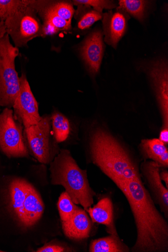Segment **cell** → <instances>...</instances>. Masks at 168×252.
I'll return each instance as SVG.
<instances>
[{
    "instance_id": "1",
    "label": "cell",
    "mask_w": 168,
    "mask_h": 252,
    "mask_svg": "<svg viewBox=\"0 0 168 252\" xmlns=\"http://www.w3.org/2000/svg\"><path fill=\"white\" fill-rule=\"evenodd\" d=\"M117 187L129 202L136 228V240L132 251L168 252V223L156 208L141 178L123 182Z\"/></svg>"
},
{
    "instance_id": "2",
    "label": "cell",
    "mask_w": 168,
    "mask_h": 252,
    "mask_svg": "<svg viewBox=\"0 0 168 252\" xmlns=\"http://www.w3.org/2000/svg\"><path fill=\"white\" fill-rule=\"evenodd\" d=\"M89 146L93 163L116 187L123 182L141 178L139 163L132 151L105 126L93 127Z\"/></svg>"
},
{
    "instance_id": "3",
    "label": "cell",
    "mask_w": 168,
    "mask_h": 252,
    "mask_svg": "<svg viewBox=\"0 0 168 252\" xmlns=\"http://www.w3.org/2000/svg\"><path fill=\"white\" fill-rule=\"evenodd\" d=\"M51 182L64 188L76 204L85 211L92 207L95 193L91 188L86 170L78 166L69 151L61 150L51 162Z\"/></svg>"
},
{
    "instance_id": "4",
    "label": "cell",
    "mask_w": 168,
    "mask_h": 252,
    "mask_svg": "<svg viewBox=\"0 0 168 252\" xmlns=\"http://www.w3.org/2000/svg\"><path fill=\"white\" fill-rule=\"evenodd\" d=\"M19 54L7 33L0 38V106L12 108L19 93L20 77L15 67Z\"/></svg>"
},
{
    "instance_id": "5",
    "label": "cell",
    "mask_w": 168,
    "mask_h": 252,
    "mask_svg": "<svg viewBox=\"0 0 168 252\" xmlns=\"http://www.w3.org/2000/svg\"><path fill=\"white\" fill-rule=\"evenodd\" d=\"M34 1L24 6L4 22L6 33L17 48L26 47L31 40L43 37V26Z\"/></svg>"
},
{
    "instance_id": "6",
    "label": "cell",
    "mask_w": 168,
    "mask_h": 252,
    "mask_svg": "<svg viewBox=\"0 0 168 252\" xmlns=\"http://www.w3.org/2000/svg\"><path fill=\"white\" fill-rule=\"evenodd\" d=\"M0 148L9 157L21 158L29 155L21 124L16 121L13 110L9 108H5L0 113Z\"/></svg>"
},
{
    "instance_id": "7",
    "label": "cell",
    "mask_w": 168,
    "mask_h": 252,
    "mask_svg": "<svg viewBox=\"0 0 168 252\" xmlns=\"http://www.w3.org/2000/svg\"><path fill=\"white\" fill-rule=\"evenodd\" d=\"M51 117H42L36 125L25 128V133L30 149L38 161L43 164L52 161Z\"/></svg>"
},
{
    "instance_id": "8",
    "label": "cell",
    "mask_w": 168,
    "mask_h": 252,
    "mask_svg": "<svg viewBox=\"0 0 168 252\" xmlns=\"http://www.w3.org/2000/svg\"><path fill=\"white\" fill-rule=\"evenodd\" d=\"M14 117L25 128L37 124L41 120L38 103L26 75L20 77V90L13 107Z\"/></svg>"
},
{
    "instance_id": "9",
    "label": "cell",
    "mask_w": 168,
    "mask_h": 252,
    "mask_svg": "<svg viewBox=\"0 0 168 252\" xmlns=\"http://www.w3.org/2000/svg\"><path fill=\"white\" fill-rule=\"evenodd\" d=\"M161 168L158 163L148 159L144 160L139 166L140 175L145 179L154 202L159 205L161 212L168 219V189L163 185L161 179Z\"/></svg>"
},
{
    "instance_id": "10",
    "label": "cell",
    "mask_w": 168,
    "mask_h": 252,
    "mask_svg": "<svg viewBox=\"0 0 168 252\" xmlns=\"http://www.w3.org/2000/svg\"><path fill=\"white\" fill-rule=\"evenodd\" d=\"M149 75L159 106L162 128H168V70L164 63L155 64L150 70Z\"/></svg>"
},
{
    "instance_id": "11",
    "label": "cell",
    "mask_w": 168,
    "mask_h": 252,
    "mask_svg": "<svg viewBox=\"0 0 168 252\" xmlns=\"http://www.w3.org/2000/svg\"><path fill=\"white\" fill-rule=\"evenodd\" d=\"M101 32L95 31L85 39L80 48L81 57L92 75L100 70L104 50Z\"/></svg>"
},
{
    "instance_id": "12",
    "label": "cell",
    "mask_w": 168,
    "mask_h": 252,
    "mask_svg": "<svg viewBox=\"0 0 168 252\" xmlns=\"http://www.w3.org/2000/svg\"><path fill=\"white\" fill-rule=\"evenodd\" d=\"M63 232L67 238L81 240L89 237L92 220L86 211L79 207L68 220L62 221Z\"/></svg>"
},
{
    "instance_id": "13",
    "label": "cell",
    "mask_w": 168,
    "mask_h": 252,
    "mask_svg": "<svg viewBox=\"0 0 168 252\" xmlns=\"http://www.w3.org/2000/svg\"><path fill=\"white\" fill-rule=\"evenodd\" d=\"M48 1H34L33 5L42 21L43 36L54 35L61 31H69L71 24L54 13L48 6Z\"/></svg>"
},
{
    "instance_id": "14",
    "label": "cell",
    "mask_w": 168,
    "mask_h": 252,
    "mask_svg": "<svg viewBox=\"0 0 168 252\" xmlns=\"http://www.w3.org/2000/svg\"><path fill=\"white\" fill-rule=\"evenodd\" d=\"M44 210L43 202L34 188L30 184L28 192L24 204L22 225L25 227L34 226L42 217Z\"/></svg>"
},
{
    "instance_id": "15",
    "label": "cell",
    "mask_w": 168,
    "mask_h": 252,
    "mask_svg": "<svg viewBox=\"0 0 168 252\" xmlns=\"http://www.w3.org/2000/svg\"><path fill=\"white\" fill-rule=\"evenodd\" d=\"M139 149L145 160L150 159L158 163L162 168H168V149L159 139L142 140Z\"/></svg>"
},
{
    "instance_id": "16",
    "label": "cell",
    "mask_w": 168,
    "mask_h": 252,
    "mask_svg": "<svg viewBox=\"0 0 168 252\" xmlns=\"http://www.w3.org/2000/svg\"><path fill=\"white\" fill-rule=\"evenodd\" d=\"M87 212L92 222L105 225L110 234L117 233L113 222V203L110 198L101 199Z\"/></svg>"
},
{
    "instance_id": "17",
    "label": "cell",
    "mask_w": 168,
    "mask_h": 252,
    "mask_svg": "<svg viewBox=\"0 0 168 252\" xmlns=\"http://www.w3.org/2000/svg\"><path fill=\"white\" fill-rule=\"evenodd\" d=\"M103 26L106 42L116 47L126 31V18L119 12L113 14L106 13L104 14Z\"/></svg>"
},
{
    "instance_id": "18",
    "label": "cell",
    "mask_w": 168,
    "mask_h": 252,
    "mask_svg": "<svg viewBox=\"0 0 168 252\" xmlns=\"http://www.w3.org/2000/svg\"><path fill=\"white\" fill-rule=\"evenodd\" d=\"M30 183L20 178L14 179L9 186L10 205L13 213L22 224L23 219L24 204Z\"/></svg>"
},
{
    "instance_id": "19",
    "label": "cell",
    "mask_w": 168,
    "mask_h": 252,
    "mask_svg": "<svg viewBox=\"0 0 168 252\" xmlns=\"http://www.w3.org/2000/svg\"><path fill=\"white\" fill-rule=\"evenodd\" d=\"M90 252H128L130 249L121 239L117 233L92 241Z\"/></svg>"
},
{
    "instance_id": "20",
    "label": "cell",
    "mask_w": 168,
    "mask_h": 252,
    "mask_svg": "<svg viewBox=\"0 0 168 252\" xmlns=\"http://www.w3.org/2000/svg\"><path fill=\"white\" fill-rule=\"evenodd\" d=\"M52 132L56 141L62 143L67 138L71 131L70 123L63 114L55 112L51 116Z\"/></svg>"
},
{
    "instance_id": "21",
    "label": "cell",
    "mask_w": 168,
    "mask_h": 252,
    "mask_svg": "<svg viewBox=\"0 0 168 252\" xmlns=\"http://www.w3.org/2000/svg\"><path fill=\"white\" fill-rule=\"evenodd\" d=\"M31 0H0V21H5L21 8L30 4Z\"/></svg>"
},
{
    "instance_id": "22",
    "label": "cell",
    "mask_w": 168,
    "mask_h": 252,
    "mask_svg": "<svg viewBox=\"0 0 168 252\" xmlns=\"http://www.w3.org/2000/svg\"><path fill=\"white\" fill-rule=\"evenodd\" d=\"M146 2L141 0H122L119 1V8L125 10L135 18L142 21L145 17Z\"/></svg>"
},
{
    "instance_id": "23",
    "label": "cell",
    "mask_w": 168,
    "mask_h": 252,
    "mask_svg": "<svg viewBox=\"0 0 168 252\" xmlns=\"http://www.w3.org/2000/svg\"><path fill=\"white\" fill-rule=\"evenodd\" d=\"M78 207L67 192H63L58 202V209L62 221L68 220L73 215Z\"/></svg>"
},
{
    "instance_id": "24",
    "label": "cell",
    "mask_w": 168,
    "mask_h": 252,
    "mask_svg": "<svg viewBox=\"0 0 168 252\" xmlns=\"http://www.w3.org/2000/svg\"><path fill=\"white\" fill-rule=\"evenodd\" d=\"M47 5L57 15L71 24V19L74 14L73 5L68 2L50 1H48Z\"/></svg>"
},
{
    "instance_id": "25",
    "label": "cell",
    "mask_w": 168,
    "mask_h": 252,
    "mask_svg": "<svg viewBox=\"0 0 168 252\" xmlns=\"http://www.w3.org/2000/svg\"><path fill=\"white\" fill-rule=\"evenodd\" d=\"M73 3L75 5L92 7L95 11L101 14L104 9H111L115 7L112 1L100 0H76Z\"/></svg>"
},
{
    "instance_id": "26",
    "label": "cell",
    "mask_w": 168,
    "mask_h": 252,
    "mask_svg": "<svg viewBox=\"0 0 168 252\" xmlns=\"http://www.w3.org/2000/svg\"><path fill=\"white\" fill-rule=\"evenodd\" d=\"M101 13L93 10L86 13L80 20L78 22V28L83 30L90 28L95 22H97L102 18Z\"/></svg>"
},
{
    "instance_id": "27",
    "label": "cell",
    "mask_w": 168,
    "mask_h": 252,
    "mask_svg": "<svg viewBox=\"0 0 168 252\" xmlns=\"http://www.w3.org/2000/svg\"><path fill=\"white\" fill-rule=\"evenodd\" d=\"M37 252H73V250L58 244H47L39 248Z\"/></svg>"
},
{
    "instance_id": "28",
    "label": "cell",
    "mask_w": 168,
    "mask_h": 252,
    "mask_svg": "<svg viewBox=\"0 0 168 252\" xmlns=\"http://www.w3.org/2000/svg\"><path fill=\"white\" fill-rule=\"evenodd\" d=\"M159 139L166 146L168 144V128H162Z\"/></svg>"
},
{
    "instance_id": "29",
    "label": "cell",
    "mask_w": 168,
    "mask_h": 252,
    "mask_svg": "<svg viewBox=\"0 0 168 252\" xmlns=\"http://www.w3.org/2000/svg\"><path fill=\"white\" fill-rule=\"evenodd\" d=\"M160 178L162 181H164L166 185V187L168 189V172L167 170H161L160 173Z\"/></svg>"
},
{
    "instance_id": "30",
    "label": "cell",
    "mask_w": 168,
    "mask_h": 252,
    "mask_svg": "<svg viewBox=\"0 0 168 252\" xmlns=\"http://www.w3.org/2000/svg\"><path fill=\"white\" fill-rule=\"evenodd\" d=\"M6 33V29L4 22L0 21V38L3 36Z\"/></svg>"
},
{
    "instance_id": "31",
    "label": "cell",
    "mask_w": 168,
    "mask_h": 252,
    "mask_svg": "<svg viewBox=\"0 0 168 252\" xmlns=\"http://www.w3.org/2000/svg\"><path fill=\"white\" fill-rule=\"evenodd\" d=\"M3 251L0 250V252H3Z\"/></svg>"
}]
</instances>
